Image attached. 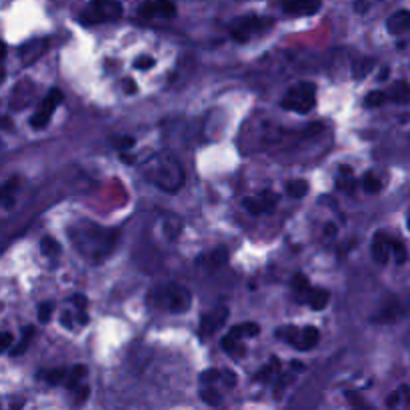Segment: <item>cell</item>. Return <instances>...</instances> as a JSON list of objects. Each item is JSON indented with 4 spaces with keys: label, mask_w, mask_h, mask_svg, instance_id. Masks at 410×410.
<instances>
[{
    "label": "cell",
    "mask_w": 410,
    "mask_h": 410,
    "mask_svg": "<svg viewBox=\"0 0 410 410\" xmlns=\"http://www.w3.org/2000/svg\"><path fill=\"white\" fill-rule=\"evenodd\" d=\"M66 235L74 250L90 262H102L115 252L118 242L117 228H108L88 218H81L66 228Z\"/></svg>",
    "instance_id": "6da1fadb"
},
{
    "label": "cell",
    "mask_w": 410,
    "mask_h": 410,
    "mask_svg": "<svg viewBox=\"0 0 410 410\" xmlns=\"http://www.w3.org/2000/svg\"><path fill=\"white\" fill-rule=\"evenodd\" d=\"M142 175L148 182H153L154 187L166 190V192H178L184 184V170L170 154L153 156L148 163L144 164Z\"/></svg>",
    "instance_id": "7a4b0ae2"
},
{
    "label": "cell",
    "mask_w": 410,
    "mask_h": 410,
    "mask_svg": "<svg viewBox=\"0 0 410 410\" xmlns=\"http://www.w3.org/2000/svg\"><path fill=\"white\" fill-rule=\"evenodd\" d=\"M148 300H151V305L160 308V310L172 312V315H182L192 306V294L187 286L170 282V284L154 288L153 293L148 294Z\"/></svg>",
    "instance_id": "3957f363"
},
{
    "label": "cell",
    "mask_w": 410,
    "mask_h": 410,
    "mask_svg": "<svg viewBox=\"0 0 410 410\" xmlns=\"http://www.w3.org/2000/svg\"><path fill=\"white\" fill-rule=\"evenodd\" d=\"M236 385V375L230 370L209 368L200 375V399L211 406H218L223 402L224 390Z\"/></svg>",
    "instance_id": "277c9868"
},
{
    "label": "cell",
    "mask_w": 410,
    "mask_h": 410,
    "mask_svg": "<svg viewBox=\"0 0 410 410\" xmlns=\"http://www.w3.org/2000/svg\"><path fill=\"white\" fill-rule=\"evenodd\" d=\"M274 28V18L270 16H260V14H246V16H238L233 23L228 24V33L233 36V40L246 45L254 38H260L266 33Z\"/></svg>",
    "instance_id": "5b68a950"
},
{
    "label": "cell",
    "mask_w": 410,
    "mask_h": 410,
    "mask_svg": "<svg viewBox=\"0 0 410 410\" xmlns=\"http://www.w3.org/2000/svg\"><path fill=\"white\" fill-rule=\"evenodd\" d=\"M122 4L118 0H90L78 14V23L84 26L117 23L122 18Z\"/></svg>",
    "instance_id": "8992f818"
},
{
    "label": "cell",
    "mask_w": 410,
    "mask_h": 410,
    "mask_svg": "<svg viewBox=\"0 0 410 410\" xmlns=\"http://www.w3.org/2000/svg\"><path fill=\"white\" fill-rule=\"evenodd\" d=\"M281 106L284 110H291L296 115L310 112L317 106V84L308 81H300L293 84L282 96Z\"/></svg>",
    "instance_id": "52a82bcc"
},
{
    "label": "cell",
    "mask_w": 410,
    "mask_h": 410,
    "mask_svg": "<svg viewBox=\"0 0 410 410\" xmlns=\"http://www.w3.org/2000/svg\"><path fill=\"white\" fill-rule=\"evenodd\" d=\"M276 339L286 342V344H293L294 348L298 351H312L320 340V330L317 327H281L276 330Z\"/></svg>",
    "instance_id": "ba28073f"
},
{
    "label": "cell",
    "mask_w": 410,
    "mask_h": 410,
    "mask_svg": "<svg viewBox=\"0 0 410 410\" xmlns=\"http://www.w3.org/2000/svg\"><path fill=\"white\" fill-rule=\"evenodd\" d=\"M409 315H410V293L394 294V296L388 298L387 303L382 305V308L373 317V322H378V324H390V322H397V320L409 317Z\"/></svg>",
    "instance_id": "9c48e42d"
},
{
    "label": "cell",
    "mask_w": 410,
    "mask_h": 410,
    "mask_svg": "<svg viewBox=\"0 0 410 410\" xmlns=\"http://www.w3.org/2000/svg\"><path fill=\"white\" fill-rule=\"evenodd\" d=\"M62 102V93H60L59 88H50L48 94L42 98V102L38 106V110H36L35 115L30 117L28 120V124H30V129L33 130H45L50 124V120H52V115L57 112V108Z\"/></svg>",
    "instance_id": "30bf717a"
},
{
    "label": "cell",
    "mask_w": 410,
    "mask_h": 410,
    "mask_svg": "<svg viewBox=\"0 0 410 410\" xmlns=\"http://www.w3.org/2000/svg\"><path fill=\"white\" fill-rule=\"evenodd\" d=\"M228 315H230V310H228V306L218 305L211 308L209 312H204L202 318H200V327H199V336L202 340L211 339L214 336L221 328L226 324V320H228Z\"/></svg>",
    "instance_id": "8fae6325"
},
{
    "label": "cell",
    "mask_w": 410,
    "mask_h": 410,
    "mask_svg": "<svg viewBox=\"0 0 410 410\" xmlns=\"http://www.w3.org/2000/svg\"><path fill=\"white\" fill-rule=\"evenodd\" d=\"M279 200L281 197L274 192V190H262V192H258L254 197H246L242 200V206H245L246 212H250L252 216H262V214H269L276 209V204H279Z\"/></svg>",
    "instance_id": "7c38bea8"
},
{
    "label": "cell",
    "mask_w": 410,
    "mask_h": 410,
    "mask_svg": "<svg viewBox=\"0 0 410 410\" xmlns=\"http://www.w3.org/2000/svg\"><path fill=\"white\" fill-rule=\"evenodd\" d=\"M176 12L178 11L172 0H144L139 6V16L148 20H170Z\"/></svg>",
    "instance_id": "4fadbf2b"
},
{
    "label": "cell",
    "mask_w": 410,
    "mask_h": 410,
    "mask_svg": "<svg viewBox=\"0 0 410 410\" xmlns=\"http://www.w3.org/2000/svg\"><path fill=\"white\" fill-rule=\"evenodd\" d=\"M279 6L288 16H312L320 11L322 0H279Z\"/></svg>",
    "instance_id": "5bb4252c"
},
{
    "label": "cell",
    "mask_w": 410,
    "mask_h": 410,
    "mask_svg": "<svg viewBox=\"0 0 410 410\" xmlns=\"http://www.w3.org/2000/svg\"><path fill=\"white\" fill-rule=\"evenodd\" d=\"M370 252H373V260L376 264H387L388 260L392 258V236L385 233V230H378L373 236Z\"/></svg>",
    "instance_id": "9a60e30c"
},
{
    "label": "cell",
    "mask_w": 410,
    "mask_h": 410,
    "mask_svg": "<svg viewBox=\"0 0 410 410\" xmlns=\"http://www.w3.org/2000/svg\"><path fill=\"white\" fill-rule=\"evenodd\" d=\"M387 30L394 36L410 33V11L402 8V11L392 12L387 18Z\"/></svg>",
    "instance_id": "2e32d148"
},
{
    "label": "cell",
    "mask_w": 410,
    "mask_h": 410,
    "mask_svg": "<svg viewBox=\"0 0 410 410\" xmlns=\"http://www.w3.org/2000/svg\"><path fill=\"white\" fill-rule=\"evenodd\" d=\"M221 346H223V351L230 356V358H235V361H238V358H242L246 354V346H245V340L242 339H236L235 334H226L223 339V342H221Z\"/></svg>",
    "instance_id": "e0dca14e"
},
{
    "label": "cell",
    "mask_w": 410,
    "mask_h": 410,
    "mask_svg": "<svg viewBox=\"0 0 410 410\" xmlns=\"http://www.w3.org/2000/svg\"><path fill=\"white\" fill-rule=\"evenodd\" d=\"M279 376H281V361L276 356H272L269 363L258 370L254 378H257L258 382H262V385H269V382H274Z\"/></svg>",
    "instance_id": "ac0fdd59"
},
{
    "label": "cell",
    "mask_w": 410,
    "mask_h": 410,
    "mask_svg": "<svg viewBox=\"0 0 410 410\" xmlns=\"http://www.w3.org/2000/svg\"><path fill=\"white\" fill-rule=\"evenodd\" d=\"M293 293L294 298H296V303H300V305H305L306 303V296L310 293V281H308V276H305L303 272H298V274H294L293 276Z\"/></svg>",
    "instance_id": "d6986e66"
},
{
    "label": "cell",
    "mask_w": 410,
    "mask_h": 410,
    "mask_svg": "<svg viewBox=\"0 0 410 410\" xmlns=\"http://www.w3.org/2000/svg\"><path fill=\"white\" fill-rule=\"evenodd\" d=\"M88 375V368L84 364H74L69 368V376H66V382L64 387L69 388L71 392H74L76 388H81L84 385V378Z\"/></svg>",
    "instance_id": "ffe728a7"
},
{
    "label": "cell",
    "mask_w": 410,
    "mask_h": 410,
    "mask_svg": "<svg viewBox=\"0 0 410 410\" xmlns=\"http://www.w3.org/2000/svg\"><path fill=\"white\" fill-rule=\"evenodd\" d=\"M330 303V293H328L327 288H310V293L306 296V303L312 310H324Z\"/></svg>",
    "instance_id": "44dd1931"
},
{
    "label": "cell",
    "mask_w": 410,
    "mask_h": 410,
    "mask_svg": "<svg viewBox=\"0 0 410 410\" xmlns=\"http://www.w3.org/2000/svg\"><path fill=\"white\" fill-rule=\"evenodd\" d=\"M47 50V40H33V42H28V45H24L20 48V54H23V62L24 64H30V62H35L42 52Z\"/></svg>",
    "instance_id": "7402d4cb"
},
{
    "label": "cell",
    "mask_w": 410,
    "mask_h": 410,
    "mask_svg": "<svg viewBox=\"0 0 410 410\" xmlns=\"http://www.w3.org/2000/svg\"><path fill=\"white\" fill-rule=\"evenodd\" d=\"M388 96H390V102L406 105V102H410V84L404 81L394 82L392 88L388 90Z\"/></svg>",
    "instance_id": "603a6c76"
},
{
    "label": "cell",
    "mask_w": 410,
    "mask_h": 410,
    "mask_svg": "<svg viewBox=\"0 0 410 410\" xmlns=\"http://www.w3.org/2000/svg\"><path fill=\"white\" fill-rule=\"evenodd\" d=\"M36 334V328L35 327H24L23 328V336H20V340L12 346L11 351H8V354L11 356H18V354H24L26 352V348L33 344V339H35Z\"/></svg>",
    "instance_id": "cb8c5ba5"
},
{
    "label": "cell",
    "mask_w": 410,
    "mask_h": 410,
    "mask_svg": "<svg viewBox=\"0 0 410 410\" xmlns=\"http://www.w3.org/2000/svg\"><path fill=\"white\" fill-rule=\"evenodd\" d=\"M286 194L294 200H300L305 199L306 194H308V182H306L305 178H294V180H288L286 182Z\"/></svg>",
    "instance_id": "d4e9b609"
},
{
    "label": "cell",
    "mask_w": 410,
    "mask_h": 410,
    "mask_svg": "<svg viewBox=\"0 0 410 410\" xmlns=\"http://www.w3.org/2000/svg\"><path fill=\"white\" fill-rule=\"evenodd\" d=\"M336 187L344 192H352L354 190V170L351 166L342 164L339 168V178H336Z\"/></svg>",
    "instance_id": "484cf974"
},
{
    "label": "cell",
    "mask_w": 410,
    "mask_h": 410,
    "mask_svg": "<svg viewBox=\"0 0 410 410\" xmlns=\"http://www.w3.org/2000/svg\"><path fill=\"white\" fill-rule=\"evenodd\" d=\"M230 334H235L236 339H254L260 334V327L254 322H242V324H236L228 330Z\"/></svg>",
    "instance_id": "4316f807"
},
{
    "label": "cell",
    "mask_w": 410,
    "mask_h": 410,
    "mask_svg": "<svg viewBox=\"0 0 410 410\" xmlns=\"http://www.w3.org/2000/svg\"><path fill=\"white\" fill-rule=\"evenodd\" d=\"M40 376L47 380L48 385L59 387V385H64V382H66L69 368H64V366H60V368H52V370H47V373H40Z\"/></svg>",
    "instance_id": "83f0119b"
},
{
    "label": "cell",
    "mask_w": 410,
    "mask_h": 410,
    "mask_svg": "<svg viewBox=\"0 0 410 410\" xmlns=\"http://www.w3.org/2000/svg\"><path fill=\"white\" fill-rule=\"evenodd\" d=\"M387 102H390L388 90H373V93L366 94V98H364V105L368 106V108H378V106H385Z\"/></svg>",
    "instance_id": "f1b7e54d"
},
{
    "label": "cell",
    "mask_w": 410,
    "mask_h": 410,
    "mask_svg": "<svg viewBox=\"0 0 410 410\" xmlns=\"http://www.w3.org/2000/svg\"><path fill=\"white\" fill-rule=\"evenodd\" d=\"M363 188L368 192V194H376V192H380V188H382V180H380V176L376 175V172H366L363 178Z\"/></svg>",
    "instance_id": "f546056e"
},
{
    "label": "cell",
    "mask_w": 410,
    "mask_h": 410,
    "mask_svg": "<svg viewBox=\"0 0 410 410\" xmlns=\"http://www.w3.org/2000/svg\"><path fill=\"white\" fill-rule=\"evenodd\" d=\"M40 250H42V254L48 258H57L60 254V245L52 238V236H45L42 240H40Z\"/></svg>",
    "instance_id": "4dcf8cb0"
},
{
    "label": "cell",
    "mask_w": 410,
    "mask_h": 410,
    "mask_svg": "<svg viewBox=\"0 0 410 410\" xmlns=\"http://www.w3.org/2000/svg\"><path fill=\"white\" fill-rule=\"evenodd\" d=\"M375 59H358L354 64H352V72H354V76L361 81L364 74H368V72L375 69Z\"/></svg>",
    "instance_id": "1f68e13d"
},
{
    "label": "cell",
    "mask_w": 410,
    "mask_h": 410,
    "mask_svg": "<svg viewBox=\"0 0 410 410\" xmlns=\"http://www.w3.org/2000/svg\"><path fill=\"white\" fill-rule=\"evenodd\" d=\"M406 258H409V252H406L404 242L399 240V238H392V260H394L397 264H404Z\"/></svg>",
    "instance_id": "d6a6232c"
},
{
    "label": "cell",
    "mask_w": 410,
    "mask_h": 410,
    "mask_svg": "<svg viewBox=\"0 0 410 410\" xmlns=\"http://www.w3.org/2000/svg\"><path fill=\"white\" fill-rule=\"evenodd\" d=\"M206 258H209V262H211L214 269H218V266H223L224 262L228 260V248L226 246H218Z\"/></svg>",
    "instance_id": "836d02e7"
},
{
    "label": "cell",
    "mask_w": 410,
    "mask_h": 410,
    "mask_svg": "<svg viewBox=\"0 0 410 410\" xmlns=\"http://www.w3.org/2000/svg\"><path fill=\"white\" fill-rule=\"evenodd\" d=\"M293 375H281L274 380V399L281 400L284 397V390L288 388V385L293 382Z\"/></svg>",
    "instance_id": "e575fe53"
},
{
    "label": "cell",
    "mask_w": 410,
    "mask_h": 410,
    "mask_svg": "<svg viewBox=\"0 0 410 410\" xmlns=\"http://www.w3.org/2000/svg\"><path fill=\"white\" fill-rule=\"evenodd\" d=\"M52 310H54V305L52 303H40L38 305V320L42 322V324H47L48 320L52 318Z\"/></svg>",
    "instance_id": "d590c367"
},
{
    "label": "cell",
    "mask_w": 410,
    "mask_h": 410,
    "mask_svg": "<svg viewBox=\"0 0 410 410\" xmlns=\"http://www.w3.org/2000/svg\"><path fill=\"white\" fill-rule=\"evenodd\" d=\"M154 64H156V60H154L153 57H139V59L134 60L132 66H134L136 71H151Z\"/></svg>",
    "instance_id": "8d00e7d4"
},
{
    "label": "cell",
    "mask_w": 410,
    "mask_h": 410,
    "mask_svg": "<svg viewBox=\"0 0 410 410\" xmlns=\"http://www.w3.org/2000/svg\"><path fill=\"white\" fill-rule=\"evenodd\" d=\"M112 144L117 146L120 153H127L129 148H132V146L136 144V141H134L132 136H120V139H115V141H112Z\"/></svg>",
    "instance_id": "74e56055"
},
{
    "label": "cell",
    "mask_w": 410,
    "mask_h": 410,
    "mask_svg": "<svg viewBox=\"0 0 410 410\" xmlns=\"http://www.w3.org/2000/svg\"><path fill=\"white\" fill-rule=\"evenodd\" d=\"M60 324L66 328V330H72V328L76 327V318H74V315H72L71 310H64V312H62Z\"/></svg>",
    "instance_id": "f35d334b"
},
{
    "label": "cell",
    "mask_w": 410,
    "mask_h": 410,
    "mask_svg": "<svg viewBox=\"0 0 410 410\" xmlns=\"http://www.w3.org/2000/svg\"><path fill=\"white\" fill-rule=\"evenodd\" d=\"M71 300H72V305L76 306V308H81V310H86V306H88V300H86V296H84V294H74Z\"/></svg>",
    "instance_id": "ab89813d"
},
{
    "label": "cell",
    "mask_w": 410,
    "mask_h": 410,
    "mask_svg": "<svg viewBox=\"0 0 410 410\" xmlns=\"http://www.w3.org/2000/svg\"><path fill=\"white\" fill-rule=\"evenodd\" d=\"M11 346H12V334L11 332H4V334H2V346H0V348H2V352L8 354Z\"/></svg>",
    "instance_id": "60d3db41"
},
{
    "label": "cell",
    "mask_w": 410,
    "mask_h": 410,
    "mask_svg": "<svg viewBox=\"0 0 410 410\" xmlns=\"http://www.w3.org/2000/svg\"><path fill=\"white\" fill-rule=\"evenodd\" d=\"M400 397H402V394H400V390L399 392H392V397L388 399V406H397V404H399Z\"/></svg>",
    "instance_id": "b9f144b4"
},
{
    "label": "cell",
    "mask_w": 410,
    "mask_h": 410,
    "mask_svg": "<svg viewBox=\"0 0 410 410\" xmlns=\"http://www.w3.org/2000/svg\"><path fill=\"white\" fill-rule=\"evenodd\" d=\"M293 366H294V370H305V366L300 364V361H293Z\"/></svg>",
    "instance_id": "7bdbcfd3"
},
{
    "label": "cell",
    "mask_w": 410,
    "mask_h": 410,
    "mask_svg": "<svg viewBox=\"0 0 410 410\" xmlns=\"http://www.w3.org/2000/svg\"><path fill=\"white\" fill-rule=\"evenodd\" d=\"M409 228H410V216H409Z\"/></svg>",
    "instance_id": "ee69618b"
}]
</instances>
